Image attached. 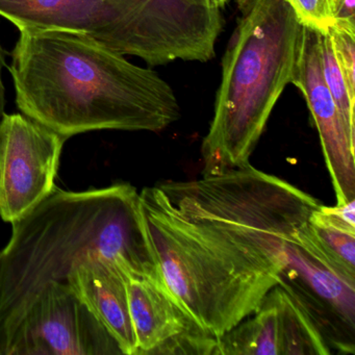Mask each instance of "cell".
Listing matches in <instances>:
<instances>
[{"label":"cell","mask_w":355,"mask_h":355,"mask_svg":"<svg viewBox=\"0 0 355 355\" xmlns=\"http://www.w3.org/2000/svg\"><path fill=\"white\" fill-rule=\"evenodd\" d=\"M11 74L22 114L69 139L92 130L161 132L180 118L171 87L88 35L24 28Z\"/></svg>","instance_id":"1"},{"label":"cell","mask_w":355,"mask_h":355,"mask_svg":"<svg viewBox=\"0 0 355 355\" xmlns=\"http://www.w3.org/2000/svg\"><path fill=\"white\" fill-rule=\"evenodd\" d=\"M115 259L135 275L165 282L151 243L140 193L121 182L105 188L53 192L12 223L0 251V346L39 292L66 282L89 255Z\"/></svg>","instance_id":"2"},{"label":"cell","mask_w":355,"mask_h":355,"mask_svg":"<svg viewBox=\"0 0 355 355\" xmlns=\"http://www.w3.org/2000/svg\"><path fill=\"white\" fill-rule=\"evenodd\" d=\"M141 207L166 286L203 331L219 338L252 315L286 267V239L180 215L159 186Z\"/></svg>","instance_id":"3"},{"label":"cell","mask_w":355,"mask_h":355,"mask_svg":"<svg viewBox=\"0 0 355 355\" xmlns=\"http://www.w3.org/2000/svg\"><path fill=\"white\" fill-rule=\"evenodd\" d=\"M241 12L201 146L203 175L249 165L298 59L302 26L286 0H250Z\"/></svg>","instance_id":"4"},{"label":"cell","mask_w":355,"mask_h":355,"mask_svg":"<svg viewBox=\"0 0 355 355\" xmlns=\"http://www.w3.org/2000/svg\"><path fill=\"white\" fill-rule=\"evenodd\" d=\"M180 215L215 220L291 240L319 207L315 197L249 164L216 175L159 184Z\"/></svg>","instance_id":"5"},{"label":"cell","mask_w":355,"mask_h":355,"mask_svg":"<svg viewBox=\"0 0 355 355\" xmlns=\"http://www.w3.org/2000/svg\"><path fill=\"white\" fill-rule=\"evenodd\" d=\"M222 28L220 10L207 0H101L98 22L89 36L159 66L209 61Z\"/></svg>","instance_id":"6"},{"label":"cell","mask_w":355,"mask_h":355,"mask_svg":"<svg viewBox=\"0 0 355 355\" xmlns=\"http://www.w3.org/2000/svg\"><path fill=\"white\" fill-rule=\"evenodd\" d=\"M278 286L309 315L326 346L355 351V271L330 257L306 225L286 243Z\"/></svg>","instance_id":"7"},{"label":"cell","mask_w":355,"mask_h":355,"mask_svg":"<svg viewBox=\"0 0 355 355\" xmlns=\"http://www.w3.org/2000/svg\"><path fill=\"white\" fill-rule=\"evenodd\" d=\"M123 354L67 282L47 284L0 346V355Z\"/></svg>","instance_id":"8"},{"label":"cell","mask_w":355,"mask_h":355,"mask_svg":"<svg viewBox=\"0 0 355 355\" xmlns=\"http://www.w3.org/2000/svg\"><path fill=\"white\" fill-rule=\"evenodd\" d=\"M68 138L24 114L0 122V217L14 223L55 188Z\"/></svg>","instance_id":"9"},{"label":"cell","mask_w":355,"mask_h":355,"mask_svg":"<svg viewBox=\"0 0 355 355\" xmlns=\"http://www.w3.org/2000/svg\"><path fill=\"white\" fill-rule=\"evenodd\" d=\"M320 33L301 28L300 47L292 83L304 96L319 132L336 205L355 199V132L345 123L322 73Z\"/></svg>","instance_id":"10"},{"label":"cell","mask_w":355,"mask_h":355,"mask_svg":"<svg viewBox=\"0 0 355 355\" xmlns=\"http://www.w3.org/2000/svg\"><path fill=\"white\" fill-rule=\"evenodd\" d=\"M218 342L221 355L331 354L309 315L278 284Z\"/></svg>","instance_id":"11"},{"label":"cell","mask_w":355,"mask_h":355,"mask_svg":"<svg viewBox=\"0 0 355 355\" xmlns=\"http://www.w3.org/2000/svg\"><path fill=\"white\" fill-rule=\"evenodd\" d=\"M125 270L103 255H89L70 271L66 282L115 338L122 353L136 355Z\"/></svg>","instance_id":"12"},{"label":"cell","mask_w":355,"mask_h":355,"mask_svg":"<svg viewBox=\"0 0 355 355\" xmlns=\"http://www.w3.org/2000/svg\"><path fill=\"white\" fill-rule=\"evenodd\" d=\"M124 272L136 334V355H155L171 338L200 328L180 306L165 282Z\"/></svg>","instance_id":"13"},{"label":"cell","mask_w":355,"mask_h":355,"mask_svg":"<svg viewBox=\"0 0 355 355\" xmlns=\"http://www.w3.org/2000/svg\"><path fill=\"white\" fill-rule=\"evenodd\" d=\"M101 0H0V16L18 30H63L91 35Z\"/></svg>","instance_id":"14"},{"label":"cell","mask_w":355,"mask_h":355,"mask_svg":"<svg viewBox=\"0 0 355 355\" xmlns=\"http://www.w3.org/2000/svg\"><path fill=\"white\" fill-rule=\"evenodd\" d=\"M320 205L309 217V228L330 257L355 271V227L332 219Z\"/></svg>","instance_id":"15"},{"label":"cell","mask_w":355,"mask_h":355,"mask_svg":"<svg viewBox=\"0 0 355 355\" xmlns=\"http://www.w3.org/2000/svg\"><path fill=\"white\" fill-rule=\"evenodd\" d=\"M320 62L326 86L344 119L345 123L355 132L354 103L350 101L346 83L336 62L329 34H320Z\"/></svg>","instance_id":"16"},{"label":"cell","mask_w":355,"mask_h":355,"mask_svg":"<svg viewBox=\"0 0 355 355\" xmlns=\"http://www.w3.org/2000/svg\"><path fill=\"white\" fill-rule=\"evenodd\" d=\"M299 24L320 34H328L342 0H286Z\"/></svg>","instance_id":"17"},{"label":"cell","mask_w":355,"mask_h":355,"mask_svg":"<svg viewBox=\"0 0 355 355\" xmlns=\"http://www.w3.org/2000/svg\"><path fill=\"white\" fill-rule=\"evenodd\" d=\"M328 34L349 97L355 105V28L334 24Z\"/></svg>","instance_id":"18"},{"label":"cell","mask_w":355,"mask_h":355,"mask_svg":"<svg viewBox=\"0 0 355 355\" xmlns=\"http://www.w3.org/2000/svg\"><path fill=\"white\" fill-rule=\"evenodd\" d=\"M320 207L326 215L329 216L336 221L346 224L351 227H355V199H352L344 205H336V207H325V205H321Z\"/></svg>","instance_id":"19"},{"label":"cell","mask_w":355,"mask_h":355,"mask_svg":"<svg viewBox=\"0 0 355 355\" xmlns=\"http://www.w3.org/2000/svg\"><path fill=\"white\" fill-rule=\"evenodd\" d=\"M6 67V53L0 44V122L3 120L6 112V88L3 84V69Z\"/></svg>","instance_id":"20"},{"label":"cell","mask_w":355,"mask_h":355,"mask_svg":"<svg viewBox=\"0 0 355 355\" xmlns=\"http://www.w3.org/2000/svg\"><path fill=\"white\" fill-rule=\"evenodd\" d=\"M207 1H209V3L211 7L220 10L221 8H223L224 6L230 1V0H207Z\"/></svg>","instance_id":"21"},{"label":"cell","mask_w":355,"mask_h":355,"mask_svg":"<svg viewBox=\"0 0 355 355\" xmlns=\"http://www.w3.org/2000/svg\"><path fill=\"white\" fill-rule=\"evenodd\" d=\"M249 1H250V0H236V3H238L239 7H240V10L242 9V8H244Z\"/></svg>","instance_id":"22"}]
</instances>
